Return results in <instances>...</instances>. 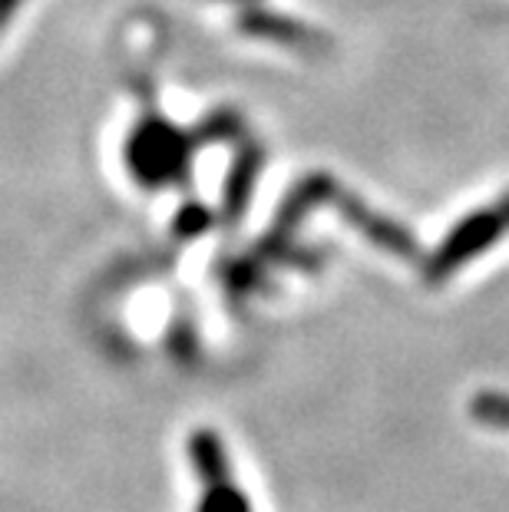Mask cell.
I'll return each mask as SVG.
<instances>
[{
  "label": "cell",
  "mask_w": 509,
  "mask_h": 512,
  "mask_svg": "<svg viewBox=\"0 0 509 512\" xmlns=\"http://www.w3.org/2000/svg\"><path fill=\"white\" fill-rule=\"evenodd\" d=\"M192 463L199 470V503L196 512H255L252 499L235 483L229 456L222 450V440L212 433H199L189 446Z\"/></svg>",
  "instance_id": "obj_1"
}]
</instances>
